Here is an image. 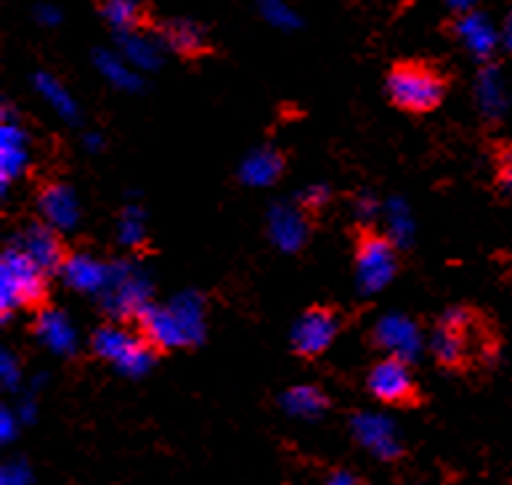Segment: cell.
<instances>
[{
    "mask_svg": "<svg viewBox=\"0 0 512 485\" xmlns=\"http://www.w3.org/2000/svg\"><path fill=\"white\" fill-rule=\"evenodd\" d=\"M433 356L438 366L449 372H465L470 366L483 364L497 353V337L481 311L470 305H457L433 326Z\"/></svg>",
    "mask_w": 512,
    "mask_h": 485,
    "instance_id": "1",
    "label": "cell"
},
{
    "mask_svg": "<svg viewBox=\"0 0 512 485\" xmlns=\"http://www.w3.org/2000/svg\"><path fill=\"white\" fill-rule=\"evenodd\" d=\"M385 93L398 112L430 114L444 104L449 80L428 61H398L385 77Z\"/></svg>",
    "mask_w": 512,
    "mask_h": 485,
    "instance_id": "2",
    "label": "cell"
},
{
    "mask_svg": "<svg viewBox=\"0 0 512 485\" xmlns=\"http://www.w3.org/2000/svg\"><path fill=\"white\" fill-rule=\"evenodd\" d=\"M0 284H3V316H8V308H22L40 316L51 305L48 273L16 244L6 247L0 258Z\"/></svg>",
    "mask_w": 512,
    "mask_h": 485,
    "instance_id": "3",
    "label": "cell"
},
{
    "mask_svg": "<svg viewBox=\"0 0 512 485\" xmlns=\"http://www.w3.org/2000/svg\"><path fill=\"white\" fill-rule=\"evenodd\" d=\"M353 263H356V276L364 292H377L383 289L401 268V258L393 239L380 234L372 226H356L353 231Z\"/></svg>",
    "mask_w": 512,
    "mask_h": 485,
    "instance_id": "4",
    "label": "cell"
},
{
    "mask_svg": "<svg viewBox=\"0 0 512 485\" xmlns=\"http://www.w3.org/2000/svg\"><path fill=\"white\" fill-rule=\"evenodd\" d=\"M93 353L104 361H112L128 374H141L154 364L160 353L133 329V326L104 324L93 332Z\"/></svg>",
    "mask_w": 512,
    "mask_h": 485,
    "instance_id": "5",
    "label": "cell"
},
{
    "mask_svg": "<svg viewBox=\"0 0 512 485\" xmlns=\"http://www.w3.org/2000/svg\"><path fill=\"white\" fill-rule=\"evenodd\" d=\"M367 387L377 401L396 406V409H414V406H422V401H425L422 387L417 385V379L409 369V361L401 356H393V353L380 358L369 369Z\"/></svg>",
    "mask_w": 512,
    "mask_h": 485,
    "instance_id": "6",
    "label": "cell"
},
{
    "mask_svg": "<svg viewBox=\"0 0 512 485\" xmlns=\"http://www.w3.org/2000/svg\"><path fill=\"white\" fill-rule=\"evenodd\" d=\"M340 326H343V316L337 311V305H311L292 329V353L303 361L324 356L329 345L335 342Z\"/></svg>",
    "mask_w": 512,
    "mask_h": 485,
    "instance_id": "7",
    "label": "cell"
},
{
    "mask_svg": "<svg viewBox=\"0 0 512 485\" xmlns=\"http://www.w3.org/2000/svg\"><path fill=\"white\" fill-rule=\"evenodd\" d=\"M14 244L22 252H27L48 276L64 273L67 263L72 260V250H69V244L64 242L62 231H59L54 223H48V220H27V223L16 231Z\"/></svg>",
    "mask_w": 512,
    "mask_h": 485,
    "instance_id": "8",
    "label": "cell"
},
{
    "mask_svg": "<svg viewBox=\"0 0 512 485\" xmlns=\"http://www.w3.org/2000/svg\"><path fill=\"white\" fill-rule=\"evenodd\" d=\"M128 324L133 326V329H136L160 356H165V353H170V350L178 348V345L184 342L181 321H178L170 311H165V308L141 305V308L130 316Z\"/></svg>",
    "mask_w": 512,
    "mask_h": 485,
    "instance_id": "9",
    "label": "cell"
},
{
    "mask_svg": "<svg viewBox=\"0 0 512 485\" xmlns=\"http://www.w3.org/2000/svg\"><path fill=\"white\" fill-rule=\"evenodd\" d=\"M454 35L475 59H489L499 46L497 27L489 22V16L478 14V11L459 14L454 22Z\"/></svg>",
    "mask_w": 512,
    "mask_h": 485,
    "instance_id": "10",
    "label": "cell"
},
{
    "mask_svg": "<svg viewBox=\"0 0 512 485\" xmlns=\"http://www.w3.org/2000/svg\"><path fill=\"white\" fill-rule=\"evenodd\" d=\"M353 432L364 448H369L377 459L393 462L401 456V440L396 435V427L383 417H356L353 419Z\"/></svg>",
    "mask_w": 512,
    "mask_h": 485,
    "instance_id": "11",
    "label": "cell"
},
{
    "mask_svg": "<svg viewBox=\"0 0 512 485\" xmlns=\"http://www.w3.org/2000/svg\"><path fill=\"white\" fill-rule=\"evenodd\" d=\"M160 35L170 51H176L178 56H186V59L205 56L207 48H210L205 30L189 19H173V22L162 24Z\"/></svg>",
    "mask_w": 512,
    "mask_h": 485,
    "instance_id": "12",
    "label": "cell"
},
{
    "mask_svg": "<svg viewBox=\"0 0 512 485\" xmlns=\"http://www.w3.org/2000/svg\"><path fill=\"white\" fill-rule=\"evenodd\" d=\"M375 342L380 348L393 350V356H401L409 361L420 348V334H417V326L412 321L383 319L375 329Z\"/></svg>",
    "mask_w": 512,
    "mask_h": 485,
    "instance_id": "13",
    "label": "cell"
},
{
    "mask_svg": "<svg viewBox=\"0 0 512 485\" xmlns=\"http://www.w3.org/2000/svg\"><path fill=\"white\" fill-rule=\"evenodd\" d=\"M38 205L40 213L48 223H54L56 228L59 226H69L72 220H75V197L69 194L67 186L62 183H46V186H40L38 189Z\"/></svg>",
    "mask_w": 512,
    "mask_h": 485,
    "instance_id": "14",
    "label": "cell"
},
{
    "mask_svg": "<svg viewBox=\"0 0 512 485\" xmlns=\"http://www.w3.org/2000/svg\"><path fill=\"white\" fill-rule=\"evenodd\" d=\"M101 14L120 32H138L144 24V8L138 0H101Z\"/></svg>",
    "mask_w": 512,
    "mask_h": 485,
    "instance_id": "15",
    "label": "cell"
},
{
    "mask_svg": "<svg viewBox=\"0 0 512 485\" xmlns=\"http://www.w3.org/2000/svg\"><path fill=\"white\" fill-rule=\"evenodd\" d=\"M284 406L298 417H316L327 409L329 401L319 387H292L290 393L284 395Z\"/></svg>",
    "mask_w": 512,
    "mask_h": 485,
    "instance_id": "16",
    "label": "cell"
},
{
    "mask_svg": "<svg viewBox=\"0 0 512 485\" xmlns=\"http://www.w3.org/2000/svg\"><path fill=\"white\" fill-rule=\"evenodd\" d=\"M64 276H67L75 287L91 289L101 281V268L99 263H93L91 258H83V255H72V260L64 268Z\"/></svg>",
    "mask_w": 512,
    "mask_h": 485,
    "instance_id": "17",
    "label": "cell"
},
{
    "mask_svg": "<svg viewBox=\"0 0 512 485\" xmlns=\"http://www.w3.org/2000/svg\"><path fill=\"white\" fill-rule=\"evenodd\" d=\"M123 48H125V54H128L133 61H138V64H154V61H157V51H154V46L146 38H141L138 32H125Z\"/></svg>",
    "mask_w": 512,
    "mask_h": 485,
    "instance_id": "18",
    "label": "cell"
},
{
    "mask_svg": "<svg viewBox=\"0 0 512 485\" xmlns=\"http://www.w3.org/2000/svg\"><path fill=\"white\" fill-rule=\"evenodd\" d=\"M258 6L271 24H279V27H292V24H298V19H295V14H292L290 6H287L284 0H258Z\"/></svg>",
    "mask_w": 512,
    "mask_h": 485,
    "instance_id": "19",
    "label": "cell"
},
{
    "mask_svg": "<svg viewBox=\"0 0 512 485\" xmlns=\"http://www.w3.org/2000/svg\"><path fill=\"white\" fill-rule=\"evenodd\" d=\"M497 186L502 194L512 197V144L497 152Z\"/></svg>",
    "mask_w": 512,
    "mask_h": 485,
    "instance_id": "20",
    "label": "cell"
},
{
    "mask_svg": "<svg viewBox=\"0 0 512 485\" xmlns=\"http://www.w3.org/2000/svg\"><path fill=\"white\" fill-rule=\"evenodd\" d=\"M324 485H364V483H361L359 475H353V472L335 470L327 480H324Z\"/></svg>",
    "mask_w": 512,
    "mask_h": 485,
    "instance_id": "21",
    "label": "cell"
},
{
    "mask_svg": "<svg viewBox=\"0 0 512 485\" xmlns=\"http://www.w3.org/2000/svg\"><path fill=\"white\" fill-rule=\"evenodd\" d=\"M3 485H27V472L22 467H11L3 472Z\"/></svg>",
    "mask_w": 512,
    "mask_h": 485,
    "instance_id": "22",
    "label": "cell"
},
{
    "mask_svg": "<svg viewBox=\"0 0 512 485\" xmlns=\"http://www.w3.org/2000/svg\"><path fill=\"white\" fill-rule=\"evenodd\" d=\"M475 3H478V0H446V6H449L451 11H457V14H467V11H473Z\"/></svg>",
    "mask_w": 512,
    "mask_h": 485,
    "instance_id": "23",
    "label": "cell"
},
{
    "mask_svg": "<svg viewBox=\"0 0 512 485\" xmlns=\"http://www.w3.org/2000/svg\"><path fill=\"white\" fill-rule=\"evenodd\" d=\"M502 43H505L507 51H512V11L505 19V27H502Z\"/></svg>",
    "mask_w": 512,
    "mask_h": 485,
    "instance_id": "24",
    "label": "cell"
},
{
    "mask_svg": "<svg viewBox=\"0 0 512 485\" xmlns=\"http://www.w3.org/2000/svg\"><path fill=\"white\" fill-rule=\"evenodd\" d=\"M40 19L46 24H54L56 19H59V14H56L54 8H40Z\"/></svg>",
    "mask_w": 512,
    "mask_h": 485,
    "instance_id": "25",
    "label": "cell"
}]
</instances>
